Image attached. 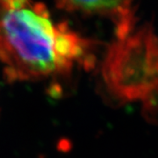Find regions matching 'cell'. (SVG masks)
Wrapping results in <instances>:
<instances>
[{"mask_svg": "<svg viewBox=\"0 0 158 158\" xmlns=\"http://www.w3.org/2000/svg\"><path fill=\"white\" fill-rule=\"evenodd\" d=\"M58 26L42 3L0 1V61L9 82L68 75L57 56Z\"/></svg>", "mask_w": 158, "mask_h": 158, "instance_id": "cell-1", "label": "cell"}, {"mask_svg": "<svg viewBox=\"0 0 158 158\" xmlns=\"http://www.w3.org/2000/svg\"><path fill=\"white\" fill-rule=\"evenodd\" d=\"M142 113L145 119L151 124H156L157 115V90L149 94L143 100Z\"/></svg>", "mask_w": 158, "mask_h": 158, "instance_id": "cell-4", "label": "cell"}, {"mask_svg": "<svg viewBox=\"0 0 158 158\" xmlns=\"http://www.w3.org/2000/svg\"><path fill=\"white\" fill-rule=\"evenodd\" d=\"M102 75L110 92L123 101L143 100L157 90V39L150 24L109 47Z\"/></svg>", "mask_w": 158, "mask_h": 158, "instance_id": "cell-2", "label": "cell"}, {"mask_svg": "<svg viewBox=\"0 0 158 158\" xmlns=\"http://www.w3.org/2000/svg\"><path fill=\"white\" fill-rule=\"evenodd\" d=\"M56 7L69 12L110 19L115 26L118 40L130 35L136 22L137 7L132 1H60L56 3Z\"/></svg>", "mask_w": 158, "mask_h": 158, "instance_id": "cell-3", "label": "cell"}]
</instances>
